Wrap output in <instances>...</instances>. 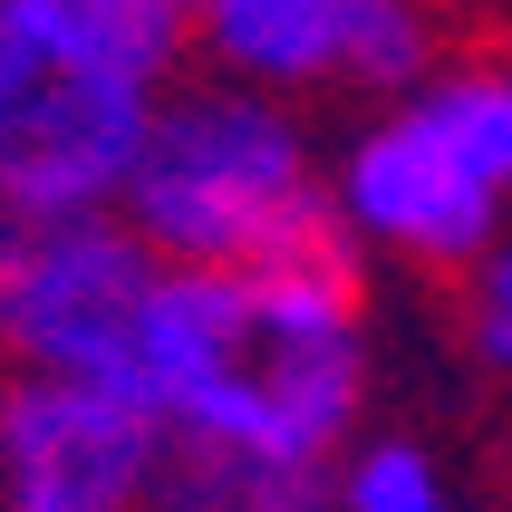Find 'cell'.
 Wrapping results in <instances>:
<instances>
[{"mask_svg": "<svg viewBox=\"0 0 512 512\" xmlns=\"http://www.w3.org/2000/svg\"><path fill=\"white\" fill-rule=\"evenodd\" d=\"M348 10L358 0H213L194 20V49L232 87L310 97V87H339L348 68Z\"/></svg>", "mask_w": 512, "mask_h": 512, "instance_id": "cell-7", "label": "cell"}, {"mask_svg": "<svg viewBox=\"0 0 512 512\" xmlns=\"http://www.w3.org/2000/svg\"><path fill=\"white\" fill-rule=\"evenodd\" d=\"M126 397L155 406L174 445L339 474L368 435V252L329 223L252 271H165Z\"/></svg>", "mask_w": 512, "mask_h": 512, "instance_id": "cell-1", "label": "cell"}, {"mask_svg": "<svg viewBox=\"0 0 512 512\" xmlns=\"http://www.w3.org/2000/svg\"><path fill=\"white\" fill-rule=\"evenodd\" d=\"M165 464L174 426L116 387L10 377L0 397V512H155Z\"/></svg>", "mask_w": 512, "mask_h": 512, "instance_id": "cell-6", "label": "cell"}, {"mask_svg": "<svg viewBox=\"0 0 512 512\" xmlns=\"http://www.w3.org/2000/svg\"><path fill=\"white\" fill-rule=\"evenodd\" d=\"M339 512H464L435 445L416 435H358L339 455Z\"/></svg>", "mask_w": 512, "mask_h": 512, "instance_id": "cell-11", "label": "cell"}, {"mask_svg": "<svg viewBox=\"0 0 512 512\" xmlns=\"http://www.w3.org/2000/svg\"><path fill=\"white\" fill-rule=\"evenodd\" d=\"M464 348L512 387V242L474 271V290H464Z\"/></svg>", "mask_w": 512, "mask_h": 512, "instance_id": "cell-12", "label": "cell"}, {"mask_svg": "<svg viewBox=\"0 0 512 512\" xmlns=\"http://www.w3.org/2000/svg\"><path fill=\"white\" fill-rule=\"evenodd\" d=\"M165 261L136 242L126 213L87 223H29L0 242V339L10 377H78V387H136V348L155 319Z\"/></svg>", "mask_w": 512, "mask_h": 512, "instance_id": "cell-4", "label": "cell"}, {"mask_svg": "<svg viewBox=\"0 0 512 512\" xmlns=\"http://www.w3.org/2000/svg\"><path fill=\"white\" fill-rule=\"evenodd\" d=\"M339 223L358 252H387L406 271H484L503 252V184L464 155L426 107H377L329 165Z\"/></svg>", "mask_w": 512, "mask_h": 512, "instance_id": "cell-5", "label": "cell"}, {"mask_svg": "<svg viewBox=\"0 0 512 512\" xmlns=\"http://www.w3.org/2000/svg\"><path fill=\"white\" fill-rule=\"evenodd\" d=\"M406 107H426L445 136L474 155L512 194V49H474V58H445V78L426 97H406Z\"/></svg>", "mask_w": 512, "mask_h": 512, "instance_id": "cell-10", "label": "cell"}, {"mask_svg": "<svg viewBox=\"0 0 512 512\" xmlns=\"http://www.w3.org/2000/svg\"><path fill=\"white\" fill-rule=\"evenodd\" d=\"M155 512H339V474L223 455V445H174Z\"/></svg>", "mask_w": 512, "mask_h": 512, "instance_id": "cell-8", "label": "cell"}, {"mask_svg": "<svg viewBox=\"0 0 512 512\" xmlns=\"http://www.w3.org/2000/svg\"><path fill=\"white\" fill-rule=\"evenodd\" d=\"M126 223L165 271H252V261L329 232L339 194H329L290 97L184 78L155 116L136 184H126Z\"/></svg>", "mask_w": 512, "mask_h": 512, "instance_id": "cell-3", "label": "cell"}, {"mask_svg": "<svg viewBox=\"0 0 512 512\" xmlns=\"http://www.w3.org/2000/svg\"><path fill=\"white\" fill-rule=\"evenodd\" d=\"M194 10L174 0H0V213H126L155 116L184 78Z\"/></svg>", "mask_w": 512, "mask_h": 512, "instance_id": "cell-2", "label": "cell"}, {"mask_svg": "<svg viewBox=\"0 0 512 512\" xmlns=\"http://www.w3.org/2000/svg\"><path fill=\"white\" fill-rule=\"evenodd\" d=\"M174 10H194V20H203V10H213V0H174Z\"/></svg>", "mask_w": 512, "mask_h": 512, "instance_id": "cell-13", "label": "cell"}, {"mask_svg": "<svg viewBox=\"0 0 512 512\" xmlns=\"http://www.w3.org/2000/svg\"><path fill=\"white\" fill-rule=\"evenodd\" d=\"M445 58L455 49H445V10H435V0H358V10H348L339 87L406 107V97H426V87L445 78Z\"/></svg>", "mask_w": 512, "mask_h": 512, "instance_id": "cell-9", "label": "cell"}]
</instances>
